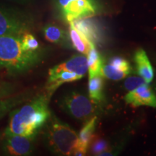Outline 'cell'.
Returning a JSON list of instances; mask_svg holds the SVG:
<instances>
[{
    "label": "cell",
    "mask_w": 156,
    "mask_h": 156,
    "mask_svg": "<svg viewBox=\"0 0 156 156\" xmlns=\"http://www.w3.org/2000/svg\"><path fill=\"white\" fill-rule=\"evenodd\" d=\"M22 44L24 49L28 51H36L41 49L36 37L29 32L25 33L22 36Z\"/></svg>",
    "instance_id": "obj_19"
},
{
    "label": "cell",
    "mask_w": 156,
    "mask_h": 156,
    "mask_svg": "<svg viewBox=\"0 0 156 156\" xmlns=\"http://www.w3.org/2000/svg\"><path fill=\"white\" fill-rule=\"evenodd\" d=\"M69 23L83 33L93 44H99L102 40V33L100 26L95 20L90 19V17L75 20Z\"/></svg>",
    "instance_id": "obj_12"
},
{
    "label": "cell",
    "mask_w": 156,
    "mask_h": 156,
    "mask_svg": "<svg viewBox=\"0 0 156 156\" xmlns=\"http://www.w3.org/2000/svg\"><path fill=\"white\" fill-rule=\"evenodd\" d=\"M101 75L89 77V98L94 103H100L103 99L104 82Z\"/></svg>",
    "instance_id": "obj_17"
},
{
    "label": "cell",
    "mask_w": 156,
    "mask_h": 156,
    "mask_svg": "<svg viewBox=\"0 0 156 156\" xmlns=\"http://www.w3.org/2000/svg\"><path fill=\"white\" fill-rule=\"evenodd\" d=\"M87 57L85 55H74L67 61L54 66L48 70L46 93L48 96L62 84L80 80L87 72Z\"/></svg>",
    "instance_id": "obj_4"
},
{
    "label": "cell",
    "mask_w": 156,
    "mask_h": 156,
    "mask_svg": "<svg viewBox=\"0 0 156 156\" xmlns=\"http://www.w3.org/2000/svg\"><path fill=\"white\" fill-rule=\"evenodd\" d=\"M58 16L68 23L75 20L92 17L101 11L98 0H52Z\"/></svg>",
    "instance_id": "obj_5"
},
{
    "label": "cell",
    "mask_w": 156,
    "mask_h": 156,
    "mask_svg": "<svg viewBox=\"0 0 156 156\" xmlns=\"http://www.w3.org/2000/svg\"><path fill=\"white\" fill-rule=\"evenodd\" d=\"M134 60L137 75L147 83H151L154 77V70L146 52L142 48H138L134 54Z\"/></svg>",
    "instance_id": "obj_13"
},
{
    "label": "cell",
    "mask_w": 156,
    "mask_h": 156,
    "mask_svg": "<svg viewBox=\"0 0 156 156\" xmlns=\"http://www.w3.org/2000/svg\"><path fill=\"white\" fill-rule=\"evenodd\" d=\"M68 34L71 46L82 54L87 55L91 48L95 47L93 42L70 23Z\"/></svg>",
    "instance_id": "obj_15"
},
{
    "label": "cell",
    "mask_w": 156,
    "mask_h": 156,
    "mask_svg": "<svg viewBox=\"0 0 156 156\" xmlns=\"http://www.w3.org/2000/svg\"><path fill=\"white\" fill-rule=\"evenodd\" d=\"M50 98L43 93L23 106L13 109L5 135L19 134L36 137L51 114L48 107Z\"/></svg>",
    "instance_id": "obj_1"
},
{
    "label": "cell",
    "mask_w": 156,
    "mask_h": 156,
    "mask_svg": "<svg viewBox=\"0 0 156 156\" xmlns=\"http://www.w3.org/2000/svg\"><path fill=\"white\" fill-rule=\"evenodd\" d=\"M58 106L70 116L78 120H88L93 116L94 103L85 95L75 91L63 95Z\"/></svg>",
    "instance_id": "obj_7"
},
{
    "label": "cell",
    "mask_w": 156,
    "mask_h": 156,
    "mask_svg": "<svg viewBox=\"0 0 156 156\" xmlns=\"http://www.w3.org/2000/svg\"><path fill=\"white\" fill-rule=\"evenodd\" d=\"M97 117L93 116L87 120L86 124L83 126L78 135L77 143L74 149L73 155H85L87 153V147L92 141L93 132L96 126Z\"/></svg>",
    "instance_id": "obj_11"
},
{
    "label": "cell",
    "mask_w": 156,
    "mask_h": 156,
    "mask_svg": "<svg viewBox=\"0 0 156 156\" xmlns=\"http://www.w3.org/2000/svg\"><path fill=\"white\" fill-rule=\"evenodd\" d=\"M87 56L89 77L101 75L103 62L98 51L95 47H93L91 48Z\"/></svg>",
    "instance_id": "obj_18"
},
{
    "label": "cell",
    "mask_w": 156,
    "mask_h": 156,
    "mask_svg": "<svg viewBox=\"0 0 156 156\" xmlns=\"http://www.w3.org/2000/svg\"><path fill=\"white\" fill-rule=\"evenodd\" d=\"M2 69V67H0V69Z\"/></svg>",
    "instance_id": "obj_24"
},
{
    "label": "cell",
    "mask_w": 156,
    "mask_h": 156,
    "mask_svg": "<svg viewBox=\"0 0 156 156\" xmlns=\"http://www.w3.org/2000/svg\"><path fill=\"white\" fill-rule=\"evenodd\" d=\"M28 95L23 93L0 98V119L26 101Z\"/></svg>",
    "instance_id": "obj_16"
},
{
    "label": "cell",
    "mask_w": 156,
    "mask_h": 156,
    "mask_svg": "<svg viewBox=\"0 0 156 156\" xmlns=\"http://www.w3.org/2000/svg\"><path fill=\"white\" fill-rule=\"evenodd\" d=\"M106 147H107V145H106V141H104V140H97V141H95L93 145V147H92L93 153L95 154L103 153V151H104V150H106Z\"/></svg>",
    "instance_id": "obj_21"
},
{
    "label": "cell",
    "mask_w": 156,
    "mask_h": 156,
    "mask_svg": "<svg viewBox=\"0 0 156 156\" xmlns=\"http://www.w3.org/2000/svg\"><path fill=\"white\" fill-rule=\"evenodd\" d=\"M12 92V90L10 87H7V85L5 84L4 86L0 84V98H2L9 95V93Z\"/></svg>",
    "instance_id": "obj_22"
},
{
    "label": "cell",
    "mask_w": 156,
    "mask_h": 156,
    "mask_svg": "<svg viewBox=\"0 0 156 156\" xmlns=\"http://www.w3.org/2000/svg\"><path fill=\"white\" fill-rule=\"evenodd\" d=\"M22 36H0V67L12 74L30 69L41 61L44 55L41 49L36 51L25 50Z\"/></svg>",
    "instance_id": "obj_2"
},
{
    "label": "cell",
    "mask_w": 156,
    "mask_h": 156,
    "mask_svg": "<svg viewBox=\"0 0 156 156\" xmlns=\"http://www.w3.org/2000/svg\"><path fill=\"white\" fill-rule=\"evenodd\" d=\"M33 26L32 19L17 9L0 5V36H22Z\"/></svg>",
    "instance_id": "obj_6"
},
{
    "label": "cell",
    "mask_w": 156,
    "mask_h": 156,
    "mask_svg": "<svg viewBox=\"0 0 156 156\" xmlns=\"http://www.w3.org/2000/svg\"><path fill=\"white\" fill-rule=\"evenodd\" d=\"M147 83L141 77H136V76H132V77H128L124 82V87L129 91L133 90L136 87L141 86L143 84Z\"/></svg>",
    "instance_id": "obj_20"
},
{
    "label": "cell",
    "mask_w": 156,
    "mask_h": 156,
    "mask_svg": "<svg viewBox=\"0 0 156 156\" xmlns=\"http://www.w3.org/2000/svg\"><path fill=\"white\" fill-rule=\"evenodd\" d=\"M124 100L132 106H147L156 108V95L148 83H145L133 90L129 91Z\"/></svg>",
    "instance_id": "obj_10"
},
{
    "label": "cell",
    "mask_w": 156,
    "mask_h": 156,
    "mask_svg": "<svg viewBox=\"0 0 156 156\" xmlns=\"http://www.w3.org/2000/svg\"><path fill=\"white\" fill-rule=\"evenodd\" d=\"M8 1H11V2H17L20 4H28L31 2V0H8Z\"/></svg>",
    "instance_id": "obj_23"
},
{
    "label": "cell",
    "mask_w": 156,
    "mask_h": 156,
    "mask_svg": "<svg viewBox=\"0 0 156 156\" xmlns=\"http://www.w3.org/2000/svg\"><path fill=\"white\" fill-rule=\"evenodd\" d=\"M43 129L44 142L51 152L59 155H73L78 135L67 123L51 114Z\"/></svg>",
    "instance_id": "obj_3"
},
{
    "label": "cell",
    "mask_w": 156,
    "mask_h": 156,
    "mask_svg": "<svg viewBox=\"0 0 156 156\" xmlns=\"http://www.w3.org/2000/svg\"><path fill=\"white\" fill-rule=\"evenodd\" d=\"M2 149L6 155L25 156L30 155L34 150L35 137L19 134L5 135Z\"/></svg>",
    "instance_id": "obj_8"
},
{
    "label": "cell",
    "mask_w": 156,
    "mask_h": 156,
    "mask_svg": "<svg viewBox=\"0 0 156 156\" xmlns=\"http://www.w3.org/2000/svg\"><path fill=\"white\" fill-rule=\"evenodd\" d=\"M131 69L127 60L120 56H114L109 59L108 64L103 65L101 75L112 80H120L131 73Z\"/></svg>",
    "instance_id": "obj_9"
},
{
    "label": "cell",
    "mask_w": 156,
    "mask_h": 156,
    "mask_svg": "<svg viewBox=\"0 0 156 156\" xmlns=\"http://www.w3.org/2000/svg\"><path fill=\"white\" fill-rule=\"evenodd\" d=\"M43 34L48 42L64 47L69 46V34L63 28L54 23H48L43 28Z\"/></svg>",
    "instance_id": "obj_14"
}]
</instances>
